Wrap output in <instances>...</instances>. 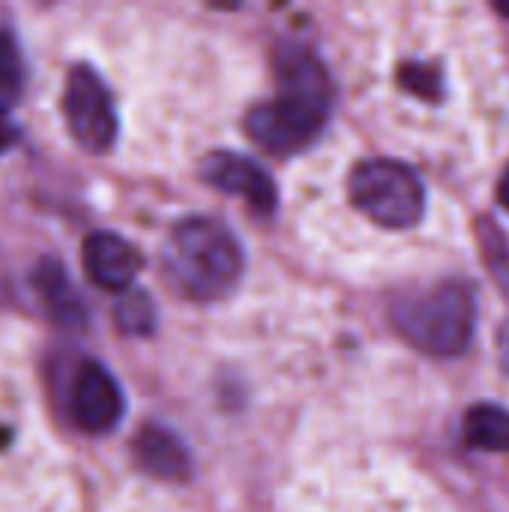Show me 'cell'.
<instances>
[{
  "label": "cell",
  "mask_w": 509,
  "mask_h": 512,
  "mask_svg": "<svg viewBox=\"0 0 509 512\" xmlns=\"http://www.w3.org/2000/svg\"><path fill=\"white\" fill-rule=\"evenodd\" d=\"M165 264L186 294L213 300L237 285L243 273V252L237 237L222 222L189 216L171 228Z\"/></svg>",
  "instance_id": "cell-1"
},
{
  "label": "cell",
  "mask_w": 509,
  "mask_h": 512,
  "mask_svg": "<svg viewBox=\"0 0 509 512\" xmlns=\"http://www.w3.org/2000/svg\"><path fill=\"white\" fill-rule=\"evenodd\" d=\"M393 324L405 342L432 357H456L474 339L477 309L468 288L447 282L432 291L405 297L393 309Z\"/></svg>",
  "instance_id": "cell-2"
},
{
  "label": "cell",
  "mask_w": 509,
  "mask_h": 512,
  "mask_svg": "<svg viewBox=\"0 0 509 512\" xmlns=\"http://www.w3.org/2000/svg\"><path fill=\"white\" fill-rule=\"evenodd\" d=\"M348 192L354 207L381 228H411L423 219L426 189L414 168L396 159H366L351 171Z\"/></svg>",
  "instance_id": "cell-3"
},
{
  "label": "cell",
  "mask_w": 509,
  "mask_h": 512,
  "mask_svg": "<svg viewBox=\"0 0 509 512\" xmlns=\"http://www.w3.org/2000/svg\"><path fill=\"white\" fill-rule=\"evenodd\" d=\"M63 117L69 135L87 153H105L117 138V111L111 93L102 78L87 66H75L66 78Z\"/></svg>",
  "instance_id": "cell-4"
},
{
  "label": "cell",
  "mask_w": 509,
  "mask_h": 512,
  "mask_svg": "<svg viewBox=\"0 0 509 512\" xmlns=\"http://www.w3.org/2000/svg\"><path fill=\"white\" fill-rule=\"evenodd\" d=\"M327 123L324 111L288 102V99H273V102H261L246 114V132L249 138L264 147L267 153L276 156H291L297 150H303Z\"/></svg>",
  "instance_id": "cell-5"
},
{
  "label": "cell",
  "mask_w": 509,
  "mask_h": 512,
  "mask_svg": "<svg viewBox=\"0 0 509 512\" xmlns=\"http://www.w3.org/2000/svg\"><path fill=\"white\" fill-rule=\"evenodd\" d=\"M69 408L84 432H111L123 417V393L105 366L84 363L72 378Z\"/></svg>",
  "instance_id": "cell-6"
},
{
  "label": "cell",
  "mask_w": 509,
  "mask_h": 512,
  "mask_svg": "<svg viewBox=\"0 0 509 512\" xmlns=\"http://www.w3.org/2000/svg\"><path fill=\"white\" fill-rule=\"evenodd\" d=\"M201 177L216 186L225 195L243 198L252 210L258 213H270L276 207V183L273 177L252 159L240 156V153H210L201 162Z\"/></svg>",
  "instance_id": "cell-7"
},
{
  "label": "cell",
  "mask_w": 509,
  "mask_h": 512,
  "mask_svg": "<svg viewBox=\"0 0 509 512\" xmlns=\"http://www.w3.org/2000/svg\"><path fill=\"white\" fill-rule=\"evenodd\" d=\"M276 81H279V99L330 114L333 84H330L324 63L312 51L285 48L276 60Z\"/></svg>",
  "instance_id": "cell-8"
},
{
  "label": "cell",
  "mask_w": 509,
  "mask_h": 512,
  "mask_svg": "<svg viewBox=\"0 0 509 512\" xmlns=\"http://www.w3.org/2000/svg\"><path fill=\"white\" fill-rule=\"evenodd\" d=\"M81 261H84V270L87 276L105 288V291H129L138 270H141V258L135 252L132 243H126L123 237L111 234V231H99V234H90L84 240V249H81Z\"/></svg>",
  "instance_id": "cell-9"
},
{
  "label": "cell",
  "mask_w": 509,
  "mask_h": 512,
  "mask_svg": "<svg viewBox=\"0 0 509 512\" xmlns=\"http://www.w3.org/2000/svg\"><path fill=\"white\" fill-rule=\"evenodd\" d=\"M138 465L159 480H186L192 474V456L186 444L159 426H144L135 438Z\"/></svg>",
  "instance_id": "cell-10"
},
{
  "label": "cell",
  "mask_w": 509,
  "mask_h": 512,
  "mask_svg": "<svg viewBox=\"0 0 509 512\" xmlns=\"http://www.w3.org/2000/svg\"><path fill=\"white\" fill-rule=\"evenodd\" d=\"M36 291L48 309V315L63 327H81L84 324V303L75 294L66 270L57 261H42L36 270Z\"/></svg>",
  "instance_id": "cell-11"
},
{
  "label": "cell",
  "mask_w": 509,
  "mask_h": 512,
  "mask_svg": "<svg viewBox=\"0 0 509 512\" xmlns=\"http://www.w3.org/2000/svg\"><path fill=\"white\" fill-rule=\"evenodd\" d=\"M465 441L486 453H509V411L492 402L468 408L462 423Z\"/></svg>",
  "instance_id": "cell-12"
},
{
  "label": "cell",
  "mask_w": 509,
  "mask_h": 512,
  "mask_svg": "<svg viewBox=\"0 0 509 512\" xmlns=\"http://www.w3.org/2000/svg\"><path fill=\"white\" fill-rule=\"evenodd\" d=\"M24 90V60L9 30H0V108H9Z\"/></svg>",
  "instance_id": "cell-13"
},
{
  "label": "cell",
  "mask_w": 509,
  "mask_h": 512,
  "mask_svg": "<svg viewBox=\"0 0 509 512\" xmlns=\"http://www.w3.org/2000/svg\"><path fill=\"white\" fill-rule=\"evenodd\" d=\"M117 324L126 333H150L153 330V300L141 291H126L117 306Z\"/></svg>",
  "instance_id": "cell-14"
},
{
  "label": "cell",
  "mask_w": 509,
  "mask_h": 512,
  "mask_svg": "<svg viewBox=\"0 0 509 512\" xmlns=\"http://www.w3.org/2000/svg\"><path fill=\"white\" fill-rule=\"evenodd\" d=\"M480 240H483V252H486V261H489V270L492 276L509 288V246L504 240V234L492 225H480Z\"/></svg>",
  "instance_id": "cell-15"
},
{
  "label": "cell",
  "mask_w": 509,
  "mask_h": 512,
  "mask_svg": "<svg viewBox=\"0 0 509 512\" xmlns=\"http://www.w3.org/2000/svg\"><path fill=\"white\" fill-rule=\"evenodd\" d=\"M402 84H405L411 93L429 96V99H435V96L441 93V75L432 72V69H423V66H408V69L402 72Z\"/></svg>",
  "instance_id": "cell-16"
},
{
  "label": "cell",
  "mask_w": 509,
  "mask_h": 512,
  "mask_svg": "<svg viewBox=\"0 0 509 512\" xmlns=\"http://www.w3.org/2000/svg\"><path fill=\"white\" fill-rule=\"evenodd\" d=\"M12 138H15V126L6 117V108H0V150H6L12 144Z\"/></svg>",
  "instance_id": "cell-17"
},
{
  "label": "cell",
  "mask_w": 509,
  "mask_h": 512,
  "mask_svg": "<svg viewBox=\"0 0 509 512\" xmlns=\"http://www.w3.org/2000/svg\"><path fill=\"white\" fill-rule=\"evenodd\" d=\"M498 201H501V207L509 213V165L507 171L501 174V180H498Z\"/></svg>",
  "instance_id": "cell-18"
},
{
  "label": "cell",
  "mask_w": 509,
  "mask_h": 512,
  "mask_svg": "<svg viewBox=\"0 0 509 512\" xmlns=\"http://www.w3.org/2000/svg\"><path fill=\"white\" fill-rule=\"evenodd\" d=\"M501 12H504V15H509V6H501Z\"/></svg>",
  "instance_id": "cell-19"
}]
</instances>
